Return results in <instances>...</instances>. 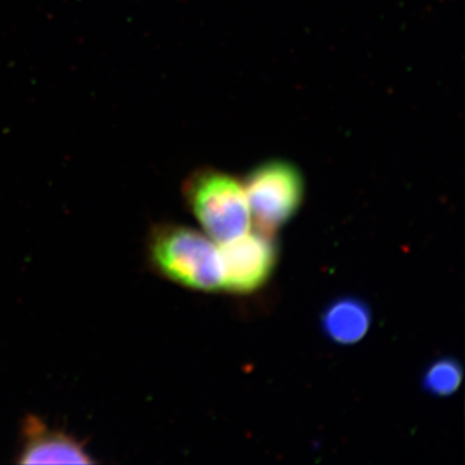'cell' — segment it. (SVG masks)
<instances>
[{
	"label": "cell",
	"mask_w": 465,
	"mask_h": 465,
	"mask_svg": "<svg viewBox=\"0 0 465 465\" xmlns=\"http://www.w3.org/2000/svg\"><path fill=\"white\" fill-rule=\"evenodd\" d=\"M371 321V311L365 302L341 298L324 309L321 324L330 341L341 345H353L365 338Z\"/></svg>",
	"instance_id": "6"
},
{
	"label": "cell",
	"mask_w": 465,
	"mask_h": 465,
	"mask_svg": "<svg viewBox=\"0 0 465 465\" xmlns=\"http://www.w3.org/2000/svg\"><path fill=\"white\" fill-rule=\"evenodd\" d=\"M183 195L202 232L217 244L241 237L252 226L243 183L224 171L198 168L183 183Z\"/></svg>",
	"instance_id": "2"
},
{
	"label": "cell",
	"mask_w": 465,
	"mask_h": 465,
	"mask_svg": "<svg viewBox=\"0 0 465 465\" xmlns=\"http://www.w3.org/2000/svg\"><path fill=\"white\" fill-rule=\"evenodd\" d=\"M17 452L20 464H92L84 443L63 430H52L36 416H27Z\"/></svg>",
	"instance_id": "5"
},
{
	"label": "cell",
	"mask_w": 465,
	"mask_h": 465,
	"mask_svg": "<svg viewBox=\"0 0 465 465\" xmlns=\"http://www.w3.org/2000/svg\"><path fill=\"white\" fill-rule=\"evenodd\" d=\"M146 258L155 273L183 289L223 291L220 247L206 232L174 223L154 225L146 241Z\"/></svg>",
	"instance_id": "1"
},
{
	"label": "cell",
	"mask_w": 465,
	"mask_h": 465,
	"mask_svg": "<svg viewBox=\"0 0 465 465\" xmlns=\"http://www.w3.org/2000/svg\"><path fill=\"white\" fill-rule=\"evenodd\" d=\"M463 381V369L454 358L443 357L434 361L425 370L423 387L434 397H449L457 393Z\"/></svg>",
	"instance_id": "7"
},
{
	"label": "cell",
	"mask_w": 465,
	"mask_h": 465,
	"mask_svg": "<svg viewBox=\"0 0 465 465\" xmlns=\"http://www.w3.org/2000/svg\"><path fill=\"white\" fill-rule=\"evenodd\" d=\"M242 183L252 224L271 234L283 228L304 201V177L295 164L282 159L253 168Z\"/></svg>",
	"instance_id": "3"
},
{
	"label": "cell",
	"mask_w": 465,
	"mask_h": 465,
	"mask_svg": "<svg viewBox=\"0 0 465 465\" xmlns=\"http://www.w3.org/2000/svg\"><path fill=\"white\" fill-rule=\"evenodd\" d=\"M219 247L224 274L223 291L250 295L271 280L278 262V244L271 232L250 229Z\"/></svg>",
	"instance_id": "4"
}]
</instances>
